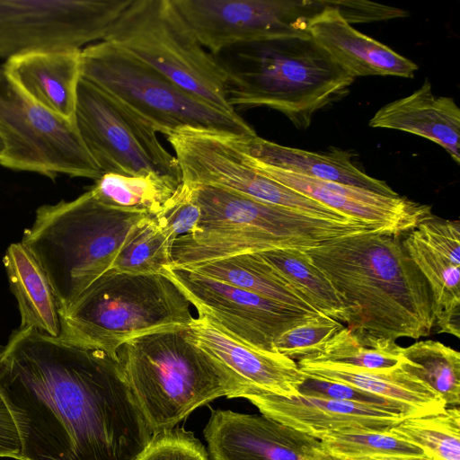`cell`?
<instances>
[{
    "label": "cell",
    "mask_w": 460,
    "mask_h": 460,
    "mask_svg": "<svg viewBox=\"0 0 460 460\" xmlns=\"http://www.w3.org/2000/svg\"><path fill=\"white\" fill-rule=\"evenodd\" d=\"M21 315V329L59 337L61 322L57 298L42 268L22 243L9 245L3 259Z\"/></svg>",
    "instance_id": "d4e9b609"
},
{
    "label": "cell",
    "mask_w": 460,
    "mask_h": 460,
    "mask_svg": "<svg viewBox=\"0 0 460 460\" xmlns=\"http://www.w3.org/2000/svg\"><path fill=\"white\" fill-rule=\"evenodd\" d=\"M403 246L431 292L434 328L460 337V261L428 244L413 229L402 234Z\"/></svg>",
    "instance_id": "484cf974"
},
{
    "label": "cell",
    "mask_w": 460,
    "mask_h": 460,
    "mask_svg": "<svg viewBox=\"0 0 460 460\" xmlns=\"http://www.w3.org/2000/svg\"><path fill=\"white\" fill-rule=\"evenodd\" d=\"M4 152V142H3V140H2V138L0 137V158L3 155Z\"/></svg>",
    "instance_id": "7bdbcfd3"
},
{
    "label": "cell",
    "mask_w": 460,
    "mask_h": 460,
    "mask_svg": "<svg viewBox=\"0 0 460 460\" xmlns=\"http://www.w3.org/2000/svg\"><path fill=\"white\" fill-rule=\"evenodd\" d=\"M236 398H244L261 414L296 430L320 439L323 435L347 431H387L403 416L345 401L290 397L244 388Z\"/></svg>",
    "instance_id": "ac0fdd59"
},
{
    "label": "cell",
    "mask_w": 460,
    "mask_h": 460,
    "mask_svg": "<svg viewBox=\"0 0 460 460\" xmlns=\"http://www.w3.org/2000/svg\"><path fill=\"white\" fill-rule=\"evenodd\" d=\"M103 41L156 70L180 88L228 113V72L199 43L172 0H131Z\"/></svg>",
    "instance_id": "ba28073f"
},
{
    "label": "cell",
    "mask_w": 460,
    "mask_h": 460,
    "mask_svg": "<svg viewBox=\"0 0 460 460\" xmlns=\"http://www.w3.org/2000/svg\"><path fill=\"white\" fill-rule=\"evenodd\" d=\"M131 0H0V58L102 41Z\"/></svg>",
    "instance_id": "4fadbf2b"
},
{
    "label": "cell",
    "mask_w": 460,
    "mask_h": 460,
    "mask_svg": "<svg viewBox=\"0 0 460 460\" xmlns=\"http://www.w3.org/2000/svg\"><path fill=\"white\" fill-rule=\"evenodd\" d=\"M163 274L197 309L199 318L229 338L261 351L277 352L274 342L283 332L320 315L275 302L187 268L169 265Z\"/></svg>",
    "instance_id": "5bb4252c"
},
{
    "label": "cell",
    "mask_w": 460,
    "mask_h": 460,
    "mask_svg": "<svg viewBox=\"0 0 460 460\" xmlns=\"http://www.w3.org/2000/svg\"><path fill=\"white\" fill-rule=\"evenodd\" d=\"M402 234H354L305 251L341 297L351 331L396 341L418 340L434 328L430 289Z\"/></svg>",
    "instance_id": "7a4b0ae2"
},
{
    "label": "cell",
    "mask_w": 460,
    "mask_h": 460,
    "mask_svg": "<svg viewBox=\"0 0 460 460\" xmlns=\"http://www.w3.org/2000/svg\"><path fill=\"white\" fill-rule=\"evenodd\" d=\"M188 332L197 344L237 376L243 384V389H258L287 397L299 394L306 376L295 360L279 352H265L240 343L199 317L194 318Z\"/></svg>",
    "instance_id": "d6986e66"
},
{
    "label": "cell",
    "mask_w": 460,
    "mask_h": 460,
    "mask_svg": "<svg viewBox=\"0 0 460 460\" xmlns=\"http://www.w3.org/2000/svg\"><path fill=\"white\" fill-rule=\"evenodd\" d=\"M349 24L387 21L408 15L402 9L365 0H323Z\"/></svg>",
    "instance_id": "f35d334b"
},
{
    "label": "cell",
    "mask_w": 460,
    "mask_h": 460,
    "mask_svg": "<svg viewBox=\"0 0 460 460\" xmlns=\"http://www.w3.org/2000/svg\"><path fill=\"white\" fill-rule=\"evenodd\" d=\"M343 328L341 323L320 314L283 332L275 341L274 349L293 360L310 358Z\"/></svg>",
    "instance_id": "e575fe53"
},
{
    "label": "cell",
    "mask_w": 460,
    "mask_h": 460,
    "mask_svg": "<svg viewBox=\"0 0 460 460\" xmlns=\"http://www.w3.org/2000/svg\"><path fill=\"white\" fill-rule=\"evenodd\" d=\"M247 164L263 175L349 217L404 234L431 213L430 207L402 197H389L362 188L314 179L257 162L237 145Z\"/></svg>",
    "instance_id": "e0dca14e"
},
{
    "label": "cell",
    "mask_w": 460,
    "mask_h": 460,
    "mask_svg": "<svg viewBox=\"0 0 460 460\" xmlns=\"http://www.w3.org/2000/svg\"><path fill=\"white\" fill-rule=\"evenodd\" d=\"M61 334L74 343L118 358L128 341L186 328L194 320L190 304L164 274H130L111 270L93 282L64 313Z\"/></svg>",
    "instance_id": "52a82bcc"
},
{
    "label": "cell",
    "mask_w": 460,
    "mask_h": 460,
    "mask_svg": "<svg viewBox=\"0 0 460 460\" xmlns=\"http://www.w3.org/2000/svg\"><path fill=\"white\" fill-rule=\"evenodd\" d=\"M369 126L428 138L460 162V110L452 98L435 95L428 80L411 94L380 108Z\"/></svg>",
    "instance_id": "603a6c76"
},
{
    "label": "cell",
    "mask_w": 460,
    "mask_h": 460,
    "mask_svg": "<svg viewBox=\"0 0 460 460\" xmlns=\"http://www.w3.org/2000/svg\"><path fill=\"white\" fill-rule=\"evenodd\" d=\"M348 460H432V459L428 456H381V457L348 459Z\"/></svg>",
    "instance_id": "60d3db41"
},
{
    "label": "cell",
    "mask_w": 460,
    "mask_h": 460,
    "mask_svg": "<svg viewBox=\"0 0 460 460\" xmlns=\"http://www.w3.org/2000/svg\"><path fill=\"white\" fill-rule=\"evenodd\" d=\"M0 396L19 460H136L154 435L119 359L34 329L0 345Z\"/></svg>",
    "instance_id": "6da1fadb"
},
{
    "label": "cell",
    "mask_w": 460,
    "mask_h": 460,
    "mask_svg": "<svg viewBox=\"0 0 460 460\" xmlns=\"http://www.w3.org/2000/svg\"><path fill=\"white\" fill-rule=\"evenodd\" d=\"M228 72L230 105L266 106L306 128L314 114L346 94L354 77L310 34L290 35L237 47ZM223 63V62H222Z\"/></svg>",
    "instance_id": "8992f818"
},
{
    "label": "cell",
    "mask_w": 460,
    "mask_h": 460,
    "mask_svg": "<svg viewBox=\"0 0 460 460\" xmlns=\"http://www.w3.org/2000/svg\"><path fill=\"white\" fill-rule=\"evenodd\" d=\"M324 5L310 21L309 34L351 76H414V62L357 31L335 9Z\"/></svg>",
    "instance_id": "ffe728a7"
},
{
    "label": "cell",
    "mask_w": 460,
    "mask_h": 460,
    "mask_svg": "<svg viewBox=\"0 0 460 460\" xmlns=\"http://www.w3.org/2000/svg\"><path fill=\"white\" fill-rule=\"evenodd\" d=\"M81 76L127 105L164 136L184 127L257 135L238 113L226 112L193 96L107 41L81 50Z\"/></svg>",
    "instance_id": "9c48e42d"
},
{
    "label": "cell",
    "mask_w": 460,
    "mask_h": 460,
    "mask_svg": "<svg viewBox=\"0 0 460 460\" xmlns=\"http://www.w3.org/2000/svg\"><path fill=\"white\" fill-rule=\"evenodd\" d=\"M400 367L435 391L447 407L460 402V354L435 341H417L402 349Z\"/></svg>",
    "instance_id": "4dcf8cb0"
},
{
    "label": "cell",
    "mask_w": 460,
    "mask_h": 460,
    "mask_svg": "<svg viewBox=\"0 0 460 460\" xmlns=\"http://www.w3.org/2000/svg\"><path fill=\"white\" fill-rule=\"evenodd\" d=\"M210 460H321L320 439L263 414L215 410L204 429Z\"/></svg>",
    "instance_id": "2e32d148"
},
{
    "label": "cell",
    "mask_w": 460,
    "mask_h": 460,
    "mask_svg": "<svg viewBox=\"0 0 460 460\" xmlns=\"http://www.w3.org/2000/svg\"><path fill=\"white\" fill-rule=\"evenodd\" d=\"M321 460H341V459H338V458L332 456L330 455H327L325 453V455L323 456V457Z\"/></svg>",
    "instance_id": "b9f144b4"
},
{
    "label": "cell",
    "mask_w": 460,
    "mask_h": 460,
    "mask_svg": "<svg viewBox=\"0 0 460 460\" xmlns=\"http://www.w3.org/2000/svg\"><path fill=\"white\" fill-rule=\"evenodd\" d=\"M181 181L167 176L102 173L89 190L101 203L112 208L155 217Z\"/></svg>",
    "instance_id": "83f0119b"
},
{
    "label": "cell",
    "mask_w": 460,
    "mask_h": 460,
    "mask_svg": "<svg viewBox=\"0 0 460 460\" xmlns=\"http://www.w3.org/2000/svg\"><path fill=\"white\" fill-rule=\"evenodd\" d=\"M165 137L175 152L181 182L225 189L260 202L329 220L360 221L261 173L245 162L233 133L184 127Z\"/></svg>",
    "instance_id": "7c38bea8"
},
{
    "label": "cell",
    "mask_w": 460,
    "mask_h": 460,
    "mask_svg": "<svg viewBox=\"0 0 460 460\" xmlns=\"http://www.w3.org/2000/svg\"><path fill=\"white\" fill-rule=\"evenodd\" d=\"M81 50L19 55L8 58L4 67L10 80L33 102L75 124Z\"/></svg>",
    "instance_id": "44dd1931"
},
{
    "label": "cell",
    "mask_w": 460,
    "mask_h": 460,
    "mask_svg": "<svg viewBox=\"0 0 460 460\" xmlns=\"http://www.w3.org/2000/svg\"><path fill=\"white\" fill-rule=\"evenodd\" d=\"M302 293L321 314L348 323V313L327 277L305 251L274 249L257 252Z\"/></svg>",
    "instance_id": "f1b7e54d"
},
{
    "label": "cell",
    "mask_w": 460,
    "mask_h": 460,
    "mask_svg": "<svg viewBox=\"0 0 460 460\" xmlns=\"http://www.w3.org/2000/svg\"><path fill=\"white\" fill-rule=\"evenodd\" d=\"M307 377L349 385L363 391L411 405L423 414L441 411L447 408L443 399L418 377L397 368L380 371L344 366L297 361Z\"/></svg>",
    "instance_id": "cb8c5ba5"
},
{
    "label": "cell",
    "mask_w": 460,
    "mask_h": 460,
    "mask_svg": "<svg viewBox=\"0 0 460 460\" xmlns=\"http://www.w3.org/2000/svg\"><path fill=\"white\" fill-rule=\"evenodd\" d=\"M75 126L102 173L167 175L181 181L177 159L155 128L119 100L81 77Z\"/></svg>",
    "instance_id": "8fae6325"
},
{
    "label": "cell",
    "mask_w": 460,
    "mask_h": 460,
    "mask_svg": "<svg viewBox=\"0 0 460 460\" xmlns=\"http://www.w3.org/2000/svg\"><path fill=\"white\" fill-rule=\"evenodd\" d=\"M200 217L194 186L181 182L154 219L173 245L178 237L195 230Z\"/></svg>",
    "instance_id": "8d00e7d4"
},
{
    "label": "cell",
    "mask_w": 460,
    "mask_h": 460,
    "mask_svg": "<svg viewBox=\"0 0 460 460\" xmlns=\"http://www.w3.org/2000/svg\"><path fill=\"white\" fill-rule=\"evenodd\" d=\"M22 440L14 419L0 396V457L19 460Z\"/></svg>",
    "instance_id": "ab89813d"
},
{
    "label": "cell",
    "mask_w": 460,
    "mask_h": 460,
    "mask_svg": "<svg viewBox=\"0 0 460 460\" xmlns=\"http://www.w3.org/2000/svg\"><path fill=\"white\" fill-rule=\"evenodd\" d=\"M136 460H210L191 431L172 428L155 433Z\"/></svg>",
    "instance_id": "74e56055"
},
{
    "label": "cell",
    "mask_w": 460,
    "mask_h": 460,
    "mask_svg": "<svg viewBox=\"0 0 460 460\" xmlns=\"http://www.w3.org/2000/svg\"><path fill=\"white\" fill-rule=\"evenodd\" d=\"M402 349L395 341L364 335L344 326L317 354L299 360L387 371L401 365Z\"/></svg>",
    "instance_id": "f546056e"
},
{
    "label": "cell",
    "mask_w": 460,
    "mask_h": 460,
    "mask_svg": "<svg viewBox=\"0 0 460 460\" xmlns=\"http://www.w3.org/2000/svg\"><path fill=\"white\" fill-rule=\"evenodd\" d=\"M188 328L152 332L125 342L118 358L153 434L174 428L198 407L236 398L243 384Z\"/></svg>",
    "instance_id": "277c9868"
},
{
    "label": "cell",
    "mask_w": 460,
    "mask_h": 460,
    "mask_svg": "<svg viewBox=\"0 0 460 460\" xmlns=\"http://www.w3.org/2000/svg\"><path fill=\"white\" fill-rule=\"evenodd\" d=\"M193 186L201 217L191 234L174 241L172 266L190 267L274 249L306 251L338 237L382 229L361 221L314 217L221 188Z\"/></svg>",
    "instance_id": "3957f363"
},
{
    "label": "cell",
    "mask_w": 460,
    "mask_h": 460,
    "mask_svg": "<svg viewBox=\"0 0 460 460\" xmlns=\"http://www.w3.org/2000/svg\"><path fill=\"white\" fill-rule=\"evenodd\" d=\"M0 165L55 180L59 174L93 181L102 171L85 147L75 124L29 99L0 65Z\"/></svg>",
    "instance_id": "30bf717a"
},
{
    "label": "cell",
    "mask_w": 460,
    "mask_h": 460,
    "mask_svg": "<svg viewBox=\"0 0 460 460\" xmlns=\"http://www.w3.org/2000/svg\"><path fill=\"white\" fill-rule=\"evenodd\" d=\"M172 243L153 217L142 221L118 252L111 270L130 274H163L172 264Z\"/></svg>",
    "instance_id": "d6a6232c"
},
{
    "label": "cell",
    "mask_w": 460,
    "mask_h": 460,
    "mask_svg": "<svg viewBox=\"0 0 460 460\" xmlns=\"http://www.w3.org/2000/svg\"><path fill=\"white\" fill-rule=\"evenodd\" d=\"M199 43L214 56L270 39L309 34L323 0H172Z\"/></svg>",
    "instance_id": "9a60e30c"
},
{
    "label": "cell",
    "mask_w": 460,
    "mask_h": 460,
    "mask_svg": "<svg viewBox=\"0 0 460 460\" xmlns=\"http://www.w3.org/2000/svg\"><path fill=\"white\" fill-rule=\"evenodd\" d=\"M320 441L327 455L341 460L393 456H427L412 443L387 431H347L323 435Z\"/></svg>",
    "instance_id": "836d02e7"
},
{
    "label": "cell",
    "mask_w": 460,
    "mask_h": 460,
    "mask_svg": "<svg viewBox=\"0 0 460 460\" xmlns=\"http://www.w3.org/2000/svg\"><path fill=\"white\" fill-rule=\"evenodd\" d=\"M149 217L105 206L90 190L38 208L21 242L45 272L59 314L111 270L125 242Z\"/></svg>",
    "instance_id": "5b68a950"
},
{
    "label": "cell",
    "mask_w": 460,
    "mask_h": 460,
    "mask_svg": "<svg viewBox=\"0 0 460 460\" xmlns=\"http://www.w3.org/2000/svg\"><path fill=\"white\" fill-rule=\"evenodd\" d=\"M389 431L417 446L432 460H460L458 407L404 418Z\"/></svg>",
    "instance_id": "1f68e13d"
},
{
    "label": "cell",
    "mask_w": 460,
    "mask_h": 460,
    "mask_svg": "<svg viewBox=\"0 0 460 460\" xmlns=\"http://www.w3.org/2000/svg\"><path fill=\"white\" fill-rule=\"evenodd\" d=\"M299 394L349 402L384 410L404 418L425 415L415 407L379 396L342 383L307 377L299 388Z\"/></svg>",
    "instance_id": "d590c367"
},
{
    "label": "cell",
    "mask_w": 460,
    "mask_h": 460,
    "mask_svg": "<svg viewBox=\"0 0 460 460\" xmlns=\"http://www.w3.org/2000/svg\"><path fill=\"white\" fill-rule=\"evenodd\" d=\"M183 268L301 311L321 314L302 293L257 252Z\"/></svg>",
    "instance_id": "4316f807"
},
{
    "label": "cell",
    "mask_w": 460,
    "mask_h": 460,
    "mask_svg": "<svg viewBox=\"0 0 460 460\" xmlns=\"http://www.w3.org/2000/svg\"><path fill=\"white\" fill-rule=\"evenodd\" d=\"M239 147L263 164L314 179L368 190L389 197L399 195L385 181L367 175L351 161V155L335 149L316 153L281 146L257 135H235Z\"/></svg>",
    "instance_id": "7402d4cb"
}]
</instances>
